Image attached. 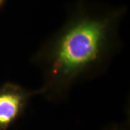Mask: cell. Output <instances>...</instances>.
Wrapping results in <instances>:
<instances>
[{
    "label": "cell",
    "mask_w": 130,
    "mask_h": 130,
    "mask_svg": "<svg viewBox=\"0 0 130 130\" xmlns=\"http://www.w3.org/2000/svg\"><path fill=\"white\" fill-rule=\"evenodd\" d=\"M126 12V6L73 2L64 23L31 58L43 78L38 95L64 101L76 85L104 74L121 49L119 27Z\"/></svg>",
    "instance_id": "cell-1"
},
{
    "label": "cell",
    "mask_w": 130,
    "mask_h": 130,
    "mask_svg": "<svg viewBox=\"0 0 130 130\" xmlns=\"http://www.w3.org/2000/svg\"><path fill=\"white\" fill-rule=\"evenodd\" d=\"M38 95L13 83L0 86V130H7L18 121L26 111L30 98Z\"/></svg>",
    "instance_id": "cell-2"
},
{
    "label": "cell",
    "mask_w": 130,
    "mask_h": 130,
    "mask_svg": "<svg viewBox=\"0 0 130 130\" xmlns=\"http://www.w3.org/2000/svg\"><path fill=\"white\" fill-rule=\"evenodd\" d=\"M101 130H130V121L129 116L128 118V120L124 122H116L112 123L106 126Z\"/></svg>",
    "instance_id": "cell-3"
},
{
    "label": "cell",
    "mask_w": 130,
    "mask_h": 130,
    "mask_svg": "<svg viewBox=\"0 0 130 130\" xmlns=\"http://www.w3.org/2000/svg\"><path fill=\"white\" fill-rule=\"evenodd\" d=\"M6 2H7V0H0V9L4 7Z\"/></svg>",
    "instance_id": "cell-4"
}]
</instances>
